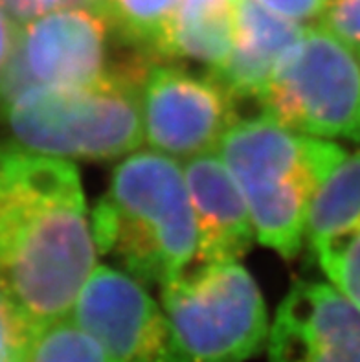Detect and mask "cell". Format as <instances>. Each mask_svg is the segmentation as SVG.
<instances>
[{
    "label": "cell",
    "mask_w": 360,
    "mask_h": 362,
    "mask_svg": "<svg viewBox=\"0 0 360 362\" xmlns=\"http://www.w3.org/2000/svg\"><path fill=\"white\" fill-rule=\"evenodd\" d=\"M96 257L78 168L0 144V289L33 329L72 315Z\"/></svg>",
    "instance_id": "1"
},
{
    "label": "cell",
    "mask_w": 360,
    "mask_h": 362,
    "mask_svg": "<svg viewBox=\"0 0 360 362\" xmlns=\"http://www.w3.org/2000/svg\"><path fill=\"white\" fill-rule=\"evenodd\" d=\"M96 252L144 287L162 285L190 269L197 225L182 168L155 149L120 162L109 192L91 214Z\"/></svg>",
    "instance_id": "2"
},
{
    "label": "cell",
    "mask_w": 360,
    "mask_h": 362,
    "mask_svg": "<svg viewBox=\"0 0 360 362\" xmlns=\"http://www.w3.org/2000/svg\"><path fill=\"white\" fill-rule=\"evenodd\" d=\"M215 153L245 195L257 241L292 259L306 241L315 193L347 151L261 115L238 119Z\"/></svg>",
    "instance_id": "3"
},
{
    "label": "cell",
    "mask_w": 360,
    "mask_h": 362,
    "mask_svg": "<svg viewBox=\"0 0 360 362\" xmlns=\"http://www.w3.org/2000/svg\"><path fill=\"white\" fill-rule=\"evenodd\" d=\"M151 64L140 52L94 85L26 88L0 115L15 144L32 151L64 160L122 158L144 142L140 90Z\"/></svg>",
    "instance_id": "4"
},
{
    "label": "cell",
    "mask_w": 360,
    "mask_h": 362,
    "mask_svg": "<svg viewBox=\"0 0 360 362\" xmlns=\"http://www.w3.org/2000/svg\"><path fill=\"white\" fill-rule=\"evenodd\" d=\"M160 302L186 362H245L269 339L260 287L238 262L187 269L160 287Z\"/></svg>",
    "instance_id": "5"
},
{
    "label": "cell",
    "mask_w": 360,
    "mask_h": 362,
    "mask_svg": "<svg viewBox=\"0 0 360 362\" xmlns=\"http://www.w3.org/2000/svg\"><path fill=\"white\" fill-rule=\"evenodd\" d=\"M257 103L296 133L360 144V52L322 23L309 24Z\"/></svg>",
    "instance_id": "6"
},
{
    "label": "cell",
    "mask_w": 360,
    "mask_h": 362,
    "mask_svg": "<svg viewBox=\"0 0 360 362\" xmlns=\"http://www.w3.org/2000/svg\"><path fill=\"white\" fill-rule=\"evenodd\" d=\"M109 28L100 9L85 6H64L21 28L0 78V107L26 88L87 87L110 76Z\"/></svg>",
    "instance_id": "7"
},
{
    "label": "cell",
    "mask_w": 360,
    "mask_h": 362,
    "mask_svg": "<svg viewBox=\"0 0 360 362\" xmlns=\"http://www.w3.org/2000/svg\"><path fill=\"white\" fill-rule=\"evenodd\" d=\"M144 140L171 158L217 149L238 122V100L208 76L177 64H151L140 90Z\"/></svg>",
    "instance_id": "8"
},
{
    "label": "cell",
    "mask_w": 360,
    "mask_h": 362,
    "mask_svg": "<svg viewBox=\"0 0 360 362\" xmlns=\"http://www.w3.org/2000/svg\"><path fill=\"white\" fill-rule=\"evenodd\" d=\"M115 362H186L162 305L116 267H96L72 309Z\"/></svg>",
    "instance_id": "9"
},
{
    "label": "cell",
    "mask_w": 360,
    "mask_h": 362,
    "mask_svg": "<svg viewBox=\"0 0 360 362\" xmlns=\"http://www.w3.org/2000/svg\"><path fill=\"white\" fill-rule=\"evenodd\" d=\"M270 362H360V308L324 281H298L269 329Z\"/></svg>",
    "instance_id": "10"
},
{
    "label": "cell",
    "mask_w": 360,
    "mask_h": 362,
    "mask_svg": "<svg viewBox=\"0 0 360 362\" xmlns=\"http://www.w3.org/2000/svg\"><path fill=\"white\" fill-rule=\"evenodd\" d=\"M197 225L199 265L239 262L255 239L245 195L217 153L187 158L182 168Z\"/></svg>",
    "instance_id": "11"
},
{
    "label": "cell",
    "mask_w": 360,
    "mask_h": 362,
    "mask_svg": "<svg viewBox=\"0 0 360 362\" xmlns=\"http://www.w3.org/2000/svg\"><path fill=\"white\" fill-rule=\"evenodd\" d=\"M303 30V24L274 13L257 0H236L233 48L210 76L238 101H260L278 63Z\"/></svg>",
    "instance_id": "12"
},
{
    "label": "cell",
    "mask_w": 360,
    "mask_h": 362,
    "mask_svg": "<svg viewBox=\"0 0 360 362\" xmlns=\"http://www.w3.org/2000/svg\"><path fill=\"white\" fill-rule=\"evenodd\" d=\"M236 35V0H182L158 55L184 57L214 70L226 61Z\"/></svg>",
    "instance_id": "13"
},
{
    "label": "cell",
    "mask_w": 360,
    "mask_h": 362,
    "mask_svg": "<svg viewBox=\"0 0 360 362\" xmlns=\"http://www.w3.org/2000/svg\"><path fill=\"white\" fill-rule=\"evenodd\" d=\"M360 230V147L338 162L310 202L306 239L310 250L352 238Z\"/></svg>",
    "instance_id": "14"
},
{
    "label": "cell",
    "mask_w": 360,
    "mask_h": 362,
    "mask_svg": "<svg viewBox=\"0 0 360 362\" xmlns=\"http://www.w3.org/2000/svg\"><path fill=\"white\" fill-rule=\"evenodd\" d=\"M182 0H100L101 13L123 41L144 54H158L173 15Z\"/></svg>",
    "instance_id": "15"
},
{
    "label": "cell",
    "mask_w": 360,
    "mask_h": 362,
    "mask_svg": "<svg viewBox=\"0 0 360 362\" xmlns=\"http://www.w3.org/2000/svg\"><path fill=\"white\" fill-rule=\"evenodd\" d=\"M26 362H115L103 344L83 329L72 315L35 327Z\"/></svg>",
    "instance_id": "16"
},
{
    "label": "cell",
    "mask_w": 360,
    "mask_h": 362,
    "mask_svg": "<svg viewBox=\"0 0 360 362\" xmlns=\"http://www.w3.org/2000/svg\"><path fill=\"white\" fill-rule=\"evenodd\" d=\"M313 252L329 284L360 308V230L352 238L320 247Z\"/></svg>",
    "instance_id": "17"
},
{
    "label": "cell",
    "mask_w": 360,
    "mask_h": 362,
    "mask_svg": "<svg viewBox=\"0 0 360 362\" xmlns=\"http://www.w3.org/2000/svg\"><path fill=\"white\" fill-rule=\"evenodd\" d=\"M33 326L0 289V362H26Z\"/></svg>",
    "instance_id": "18"
},
{
    "label": "cell",
    "mask_w": 360,
    "mask_h": 362,
    "mask_svg": "<svg viewBox=\"0 0 360 362\" xmlns=\"http://www.w3.org/2000/svg\"><path fill=\"white\" fill-rule=\"evenodd\" d=\"M320 23L360 52V0H329Z\"/></svg>",
    "instance_id": "19"
},
{
    "label": "cell",
    "mask_w": 360,
    "mask_h": 362,
    "mask_svg": "<svg viewBox=\"0 0 360 362\" xmlns=\"http://www.w3.org/2000/svg\"><path fill=\"white\" fill-rule=\"evenodd\" d=\"M257 2L294 23L307 24L310 21L322 18L329 0H257Z\"/></svg>",
    "instance_id": "20"
},
{
    "label": "cell",
    "mask_w": 360,
    "mask_h": 362,
    "mask_svg": "<svg viewBox=\"0 0 360 362\" xmlns=\"http://www.w3.org/2000/svg\"><path fill=\"white\" fill-rule=\"evenodd\" d=\"M63 6H70V0H0V8L17 26H26Z\"/></svg>",
    "instance_id": "21"
},
{
    "label": "cell",
    "mask_w": 360,
    "mask_h": 362,
    "mask_svg": "<svg viewBox=\"0 0 360 362\" xmlns=\"http://www.w3.org/2000/svg\"><path fill=\"white\" fill-rule=\"evenodd\" d=\"M18 39V26L11 21L4 9L0 8V78L8 66L9 59L15 52Z\"/></svg>",
    "instance_id": "22"
}]
</instances>
